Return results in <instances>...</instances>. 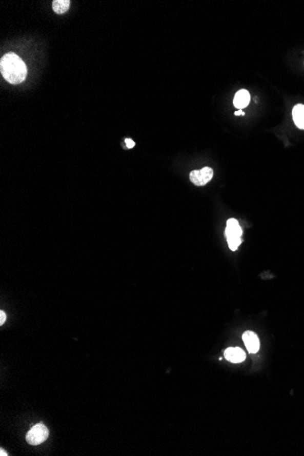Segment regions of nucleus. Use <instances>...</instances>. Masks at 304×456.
<instances>
[{"instance_id":"obj_5","label":"nucleus","mask_w":304,"mask_h":456,"mask_svg":"<svg viewBox=\"0 0 304 456\" xmlns=\"http://www.w3.org/2000/svg\"><path fill=\"white\" fill-rule=\"evenodd\" d=\"M244 343L250 353H256L260 349V341L258 336L252 331H246L242 335Z\"/></svg>"},{"instance_id":"obj_8","label":"nucleus","mask_w":304,"mask_h":456,"mask_svg":"<svg viewBox=\"0 0 304 456\" xmlns=\"http://www.w3.org/2000/svg\"><path fill=\"white\" fill-rule=\"evenodd\" d=\"M292 118L299 129H304V105L294 106L292 109Z\"/></svg>"},{"instance_id":"obj_13","label":"nucleus","mask_w":304,"mask_h":456,"mask_svg":"<svg viewBox=\"0 0 304 456\" xmlns=\"http://www.w3.org/2000/svg\"><path fill=\"white\" fill-rule=\"evenodd\" d=\"M0 455L7 456V455H8V453H7V452H5L4 451H3V449H1V451H0Z\"/></svg>"},{"instance_id":"obj_10","label":"nucleus","mask_w":304,"mask_h":456,"mask_svg":"<svg viewBox=\"0 0 304 456\" xmlns=\"http://www.w3.org/2000/svg\"><path fill=\"white\" fill-rule=\"evenodd\" d=\"M125 142H126V146L128 149H132L134 146H135V142L132 140H130V138H126Z\"/></svg>"},{"instance_id":"obj_11","label":"nucleus","mask_w":304,"mask_h":456,"mask_svg":"<svg viewBox=\"0 0 304 456\" xmlns=\"http://www.w3.org/2000/svg\"><path fill=\"white\" fill-rule=\"evenodd\" d=\"M6 319H7L6 313H5L3 311H0V325H3V324H4Z\"/></svg>"},{"instance_id":"obj_9","label":"nucleus","mask_w":304,"mask_h":456,"mask_svg":"<svg viewBox=\"0 0 304 456\" xmlns=\"http://www.w3.org/2000/svg\"><path fill=\"white\" fill-rule=\"evenodd\" d=\"M70 6L69 0H55L53 1V10L57 14H64L69 10Z\"/></svg>"},{"instance_id":"obj_1","label":"nucleus","mask_w":304,"mask_h":456,"mask_svg":"<svg viewBox=\"0 0 304 456\" xmlns=\"http://www.w3.org/2000/svg\"><path fill=\"white\" fill-rule=\"evenodd\" d=\"M0 71L6 81L11 84H19L27 77L28 69L21 60L14 53H8L0 61Z\"/></svg>"},{"instance_id":"obj_12","label":"nucleus","mask_w":304,"mask_h":456,"mask_svg":"<svg viewBox=\"0 0 304 456\" xmlns=\"http://www.w3.org/2000/svg\"><path fill=\"white\" fill-rule=\"evenodd\" d=\"M234 114H235L236 116H239V115H241V116H244V115H245V113H244V112H242V111H241V110H239V111H237V112H235V113H234Z\"/></svg>"},{"instance_id":"obj_4","label":"nucleus","mask_w":304,"mask_h":456,"mask_svg":"<svg viewBox=\"0 0 304 456\" xmlns=\"http://www.w3.org/2000/svg\"><path fill=\"white\" fill-rule=\"evenodd\" d=\"M213 177V170L210 167H205L201 170H192L190 174L191 182L196 186H204L211 181Z\"/></svg>"},{"instance_id":"obj_7","label":"nucleus","mask_w":304,"mask_h":456,"mask_svg":"<svg viewBox=\"0 0 304 456\" xmlns=\"http://www.w3.org/2000/svg\"><path fill=\"white\" fill-rule=\"evenodd\" d=\"M251 101L250 93L246 89H240L236 93L235 97L233 100V104L236 108L241 109L246 108Z\"/></svg>"},{"instance_id":"obj_2","label":"nucleus","mask_w":304,"mask_h":456,"mask_svg":"<svg viewBox=\"0 0 304 456\" xmlns=\"http://www.w3.org/2000/svg\"><path fill=\"white\" fill-rule=\"evenodd\" d=\"M241 234L242 230L239 226V222L235 219H230L227 222V226L225 230V235L227 238L229 248L231 250H236L241 243Z\"/></svg>"},{"instance_id":"obj_3","label":"nucleus","mask_w":304,"mask_h":456,"mask_svg":"<svg viewBox=\"0 0 304 456\" xmlns=\"http://www.w3.org/2000/svg\"><path fill=\"white\" fill-rule=\"evenodd\" d=\"M49 435V429L44 424H36L29 430L26 439L27 442L31 445H38L48 439Z\"/></svg>"},{"instance_id":"obj_6","label":"nucleus","mask_w":304,"mask_h":456,"mask_svg":"<svg viewBox=\"0 0 304 456\" xmlns=\"http://www.w3.org/2000/svg\"><path fill=\"white\" fill-rule=\"evenodd\" d=\"M224 356L228 361L234 364L241 363L246 359V354L240 348H228L227 350L224 351Z\"/></svg>"}]
</instances>
